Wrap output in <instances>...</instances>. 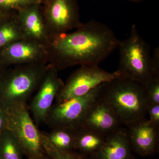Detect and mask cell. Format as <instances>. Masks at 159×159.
I'll list each match as a JSON object with an SVG mask.
<instances>
[{
	"mask_svg": "<svg viewBox=\"0 0 159 159\" xmlns=\"http://www.w3.org/2000/svg\"><path fill=\"white\" fill-rule=\"evenodd\" d=\"M41 10L51 40L81 24L77 0H45Z\"/></svg>",
	"mask_w": 159,
	"mask_h": 159,
	"instance_id": "obj_7",
	"label": "cell"
},
{
	"mask_svg": "<svg viewBox=\"0 0 159 159\" xmlns=\"http://www.w3.org/2000/svg\"><path fill=\"white\" fill-rule=\"evenodd\" d=\"M120 41L105 24L81 23L74 32L51 40L47 49L48 64L58 71L75 66H99L118 49Z\"/></svg>",
	"mask_w": 159,
	"mask_h": 159,
	"instance_id": "obj_1",
	"label": "cell"
},
{
	"mask_svg": "<svg viewBox=\"0 0 159 159\" xmlns=\"http://www.w3.org/2000/svg\"><path fill=\"white\" fill-rule=\"evenodd\" d=\"M0 25V48L11 43L24 39L19 23L16 17V11L9 15Z\"/></svg>",
	"mask_w": 159,
	"mask_h": 159,
	"instance_id": "obj_16",
	"label": "cell"
},
{
	"mask_svg": "<svg viewBox=\"0 0 159 159\" xmlns=\"http://www.w3.org/2000/svg\"><path fill=\"white\" fill-rule=\"evenodd\" d=\"M41 134L45 152L51 159H89L88 157L76 151H63L58 150L50 143L44 132H41Z\"/></svg>",
	"mask_w": 159,
	"mask_h": 159,
	"instance_id": "obj_19",
	"label": "cell"
},
{
	"mask_svg": "<svg viewBox=\"0 0 159 159\" xmlns=\"http://www.w3.org/2000/svg\"><path fill=\"white\" fill-rule=\"evenodd\" d=\"M64 85L60 78L58 70L48 64V69L38 91L31 101L30 109L36 125L45 122L52 108L54 100Z\"/></svg>",
	"mask_w": 159,
	"mask_h": 159,
	"instance_id": "obj_9",
	"label": "cell"
},
{
	"mask_svg": "<svg viewBox=\"0 0 159 159\" xmlns=\"http://www.w3.org/2000/svg\"><path fill=\"white\" fill-rule=\"evenodd\" d=\"M132 152L127 129L121 126L107 136L101 148L88 157L89 159H136Z\"/></svg>",
	"mask_w": 159,
	"mask_h": 159,
	"instance_id": "obj_14",
	"label": "cell"
},
{
	"mask_svg": "<svg viewBox=\"0 0 159 159\" xmlns=\"http://www.w3.org/2000/svg\"><path fill=\"white\" fill-rule=\"evenodd\" d=\"M105 136L85 129L76 130L75 151L89 157L97 151L105 142Z\"/></svg>",
	"mask_w": 159,
	"mask_h": 159,
	"instance_id": "obj_15",
	"label": "cell"
},
{
	"mask_svg": "<svg viewBox=\"0 0 159 159\" xmlns=\"http://www.w3.org/2000/svg\"><path fill=\"white\" fill-rule=\"evenodd\" d=\"M94 1H97V0H94Z\"/></svg>",
	"mask_w": 159,
	"mask_h": 159,
	"instance_id": "obj_28",
	"label": "cell"
},
{
	"mask_svg": "<svg viewBox=\"0 0 159 159\" xmlns=\"http://www.w3.org/2000/svg\"><path fill=\"white\" fill-rule=\"evenodd\" d=\"M148 105L159 104V74L153 76L146 85Z\"/></svg>",
	"mask_w": 159,
	"mask_h": 159,
	"instance_id": "obj_21",
	"label": "cell"
},
{
	"mask_svg": "<svg viewBox=\"0 0 159 159\" xmlns=\"http://www.w3.org/2000/svg\"><path fill=\"white\" fill-rule=\"evenodd\" d=\"M100 85L84 96L54 104L45 123L52 129H78L89 109L99 98Z\"/></svg>",
	"mask_w": 159,
	"mask_h": 159,
	"instance_id": "obj_6",
	"label": "cell"
},
{
	"mask_svg": "<svg viewBox=\"0 0 159 159\" xmlns=\"http://www.w3.org/2000/svg\"><path fill=\"white\" fill-rule=\"evenodd\" d=\"M147 114L149 115L150 122L159 127V104L148 105Z\"/></svg>",
	"mask_w": 159,
	"mask_h": 159,
	"instance_id": "obj_22",
	"label": "cell"
},
{
	"mask_svg": "<svg viewBox=\"0 0 159 159\" xmlns=\"http://www.w3.org/2000/svg\"><path fill=\"white\" fill-rule=\"evenodd\" d=\"M100 98L110 106L122 125L146 117L148 106L146 86L119 77L100 85Z\"/></svg>",
	"mask_w": 159,
	"mask_h": 159,
	"instance_id": "obj_2",
	"label": "cell"
},
{
	"mask_svg": "<svg viewBox=\"0 0 159 159\" xmlns=\"http://www.w3.org/2000/svg\"><path fill=\"white\" fill-rule=\"evenodd\" d=\"M50 143L58 150L75 151L76 130L69 129H52L50 133L44 132Z\"/></svg>",
	"mask_w": 159,
	"mask_h": 159,
	"instance_id": "obj_17",
	"label": "cell"
},
{
	"mask_svg": "<svg viewBox=\"0 0 159 159\" xmlns=\"http://www.w3.org/2000/svg\"><path fill=\"white\" fill-rule=\"evenodd\" d=\"M2 56L7 63L14 66L48 64L45 47L27 39L16 41L3 48Z\"/></svg>",
	"mask_w": 159,
	"mask_h": 159,
	"instance_id": "obj_11",
	"label": "cell"
},
{
	"mask_svg": "<svg viewBox=\"0 0 159 159\" xmlns=\"http://www.w3.org/2000/svg\"><path fill=\"white\" fill-rule=\"evenodd\" d=\"M121 125L113 109L99 96L89 109L79 128L94 131L107 136Z\"/></svg>",
	"mask_w": 159,
	"mask_h": 159,
	"instance_id": "obj_12",
	"label": "cell"
},
{
	"mask_svg": "<svg viewBox=\"0 0 159 159\" xmlns=\"http://www.w3.org/2000/svg\"><path fill=\"white\" fill-rule=\"evenodd\" d=\"M34 159H51V158L50 157L48 156V155L47 154H45L44 155H43L42 156L39 157L37 158H35Z\"/></svg>",
	"mask_w": 159,
	"mask_h": 159,
	"instance_id": "obj_25",
	"label": "cell"
},
{
	"mask_svg": "<svg viewBox=\"0 0 159 159\" xmlns=\"http://www.w3.org/2000/svg\"><path fill=\"white\" fill-rule=\"evenodd\" d=\"M20 146L11 132L6 129L0 135L1 159H24Z\"/></svg>",
	"mask_w": 159,
	"mask_h": 159,
	"instance_id": "obj_18",
	"label": "cell"
},
{
	"mask_svg": "<svg viewBox=\"0 0 159 159\" xmlns=\"http://www.w3.org/2000/svg\"><path fill=\"white\" fill-rule=\"evenodd\" d=\"M0 159H1V157H0Z\"/></svg>",
	"mask_w": 159,
	"mask_h": 159,
	"instance_id": "obj_29",
	"label": "cell"
},
{
	"mask_svg": "<svg viewBox=\"0 0 159 159\" xmlns=\"http://www.w3.org/2000/svg\"><path fill=\"white\" fill-rule=\"evenodd\" d=\"M5 111L7 129L17 140L24 155L34 159L44 155L41 132L30 116L27 103H17Z\"/></svg>",
	"mask_w": 159,
	"mask_h": 159,
	"instance_id": "obj_5",
	"label": "cell"
},
{
	"mask_svg": "<svg viewBox=\"0 0 159 159\" xmlns=\"http://www.w3.org/2000/svg\"><path fill=\"white\" fill-rule=\"evenodd\" d=\"M127 136L131 150L145 157L158 152L159 127L147 118H143L126 125Z\"/></svg>",
	"mask_w": 159,
	"mask_h": 159,
	"instance_id": "obj_10",
	"label": "cell"
},
{
	"mask_svg": "<svg viewBox=\"0 0 159 159\" xmlns=\"http://www.w3.org/2000/svg\"><path fill=\"white\" fill-rule=\"evenodd\" d=\"M48 64L15 66L0 84V100L4 110L17 103H27L39 89Z\"/></svg>",
	"mask_w": 159,
	"mask_h": 159,
	"instance_id": "obj_4",
	"label": "cell"
},
{
	"mask_svg": "<svg viewBox=\"0 0 159 159\" xmlns=\"http://www.w3.org/2000/svg\"><path fill=\"white\" fill-rule=\"evenodd\" d=\"M7 129V119L6 111L0 108V134Z\"/></svg>",
	"mask_w": 159,
	"mask_h": 159,
	"instance_id": "obj_23",
	"label": "cell"
},
{
	"mask_svg": "<svg viewBox=\"0 0 159 159\" xmlns=\"http://www.w3.org/2000/svg\"><path fill=\"white\" fill-rule=\"evenodd\" d=\"M159 159L156 158V159Z\"/></svg>",
	"mask_w": 159,
	"mask_h": 159,
	"instance_id": "obj_27",
	"label": "cell"
},
{
	"mask_svg": "<svg viewBox=\"0 0 159 159\" xmlns=\"http://www.w3.org/2000/svg\"><path fill=\"white\" fill-rule=\"evenodd\" d=\"M119 77L117 71L110 73L99 66H80L64 84L56 98L57 103L84 96L100 84Z\"/></svg>",
	"mask_w": 159,
	"mask_h": 159,
	"instance_id": "obj_8",
	"label": "cell"
},
{
	"mask_svg": "<svg viewBox=\"0 0 159 159\" xmlns=\"http://www.w3.org/2000/svg\"><path fill=\"white\" fill-rule=\"evenodd\" d=\"M34 5L16 11V17L24 39L34 42L48 49L51 43L40 6Z\"/></svg>",
	"mask_w": 159,
	"mask_h": 159,
	"instance_id": "obj_13",
	"label": "cell"
},
{
	"mask_svg": "<svg viewBox=\"0 0 159 159\" xmlns=\"http://www.w3.org/2000/svg\"><path fill=\"white\" fill-rule=\"evenodd\" d=\"M13 12L15 11H5L0 9V19H2L3 18L6 17Z\"/></svg>",
	"mask_w": 159,
	"mask_h": 159,
	"instance_id": "obj_24",
	"label": "cell"
},
{
	"mask_svg": "<svg viewBox=\"0 0 159 159\" xmlns=\"http://www.w3.org/2000/svg\"><path fill=\"white\" fill-rule=\"evenodd\" d=\"M45 0H0V9L7 11H17L34 5H42Z\"/></svg>",
	"mask_w": 159,
	"mask_h": 159,
	"instance_id": "obj_20",
	"label": "cell"
},
{
	"mask_svg": "<svg viewBox=\"0 0 159 159\" xmlns=\"http://www.w3.org/2000/svg\"><path fill=\"white\" fill-rule=\"evenodd\" d=\"M125 1L132 2L140 3L142 2H145V1H147V0H125Z\"/></svg>",
	"mask_w": 159,
	"mask_h": 159,
	"instance_id": "obj_26",
	"label": "cell"
},
{
	"mask_svg": "<svg viewBox=\"0 0 159 159\" xmlns=\"http://www.w3.org/2000/svg\"><path fill=\"white\" fill-rule=\"evenodd\" d=\"M120 60L117 72L120 77L147 85L153 76L159 74L154 68L150 47L141 36L135 25H132L127 38L120 40Z\"/></svg>",
	"mask_w": 159,
	"mask_h": 159,
	"instance_id": "obj_3",
	"label": "cell"
}]
</instances>
